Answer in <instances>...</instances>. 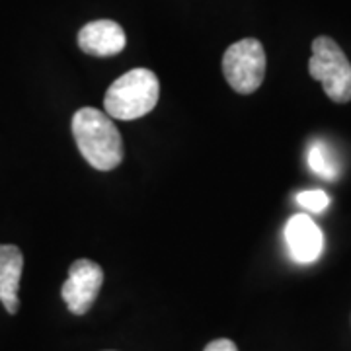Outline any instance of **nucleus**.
Here are the masks:
<instances>
[{"mask_svg": "<svg viewBox=\"0 0 351 351\" xmlns=\"http://www.w3.org/2000/svg\"><path fill=\"white\" fill-rule=\"evenodd\" d=\"M71 127L78 151L92 168L110 172L121 164L123 141L108 113L96 108H80L73 115Z\"/></svg>", "mask_w": 351, "mask_h": 351, "instance_id": "obj_1", "label": "nucleus"}, {"mask_svg": "<svg viewBox=\"0 0 351 351\" xmlns=\"http://www.w3.org/2000/svg\"><path fill=\"white\" fill-rule=\"evenodd\" d=\"M160 98L158 76L149 69H133L108 88L104 110L112 119L133 121L151 113Z\"/></svg>", "mask_w": 351, "mask_h": 351, "instance_id": "obj_2", "label": "nucleus"}, {"mask_svg": "<svg viewBox=\"0 0 351 351\" xmlns=\"http://www.w3.org/2000/svg\"><path fill=\"white\" fill-rule=\"evenodd\" d=\"M308 73L322 84L330 100L336 104L351 101V63L334 39L328 36L314 39Z\"/></svg>", "mask_w": 351, "mask_h": 351, "instance_id": "obj_3", "label": "nucleus"}, {"mask_svg": "<svg viewBox=\"0 0 351 351\" xmlns=\"http://www.w3.org/2000/svg\"><path fill=\"white\" fill-rule=\"evenodd\" d=\"M265 64L262 43L254 38L240 39L223 55V75L234 92L246 96L262 86Z\"/></svg>", "mask_w": 351, "mask_h": 351, "instance_id": "obj_4", "label": "nucleus"}, {"mask_svg": "<svg viewBox=\"0 0 351 351\" xmlns=\"http://www.w3.org/2000/svg\"><path fill=\"white\" fill-rule=\"evenodd\" d=\"M101 285L104 269L88 258H80L69 267V277L61 287V297L71 313L82 316L96 302Z\"/></svg>", "mask_w": 351, "mask_h": 351, "instance_id": "obj_5", "label": "nucleus"}, {"mask_svg": "<svg viewBox=\"0 0 351 351\" xmlns=\"http://www.w3.org/2000/svg\"><path fill=\"white\" fill-rule=\"evenodd\" d=\"M285 239L293 260L299 263H311L318 260L324 248V237L320 226L304 213L289 219L285 226Z\"/></svg>", "mask_w": 351, "mask_h": 351, "instance_id": "obj_6", "label": "nucleus"}, {"mask_svg": "<svg viewBox=\"0 0 351 351\" xmlns=\"http://www.w3.org/2000/svg\"><path fill=\"white\" fill-rule=\"evenodd\" d=\"M125 43L123 27L113 20H94L78 32V47L94 57L117 55L125 49Z\"/></svg>", "mask_w": 351, "mask_h": 351, "instance_id": "obj_7", "label": "nucleus"}, {"mask_svg": "<svg viewBox=\"0 0 351 351\" xmlns=\"http://www.w3.org/2000/svg\"><path fill=\"white\" fill-rule=\"evenodd\" d=\"M24 271V254L14 244H0V302L6 313L16 314L20 308V279Z\"/></svg>", "mask_w": 351, "mask_h": 351, "instance_id": "obj_8", "label": "nucleus"}, {"mask_svg": "<svg viewBox=\"0 0 351 351\" xmlns=\"http://www.w3.org/2000/svg\"><path fill=\"white\" fill-rule=\"evenodd\" d=\"M308 166L313 168V172H316L322 178L334 180L338 176V168L334 164V158L328 151V147L324 143H314L308 151Z\"/></svg>", "mask_w": 351, "mask_h": 351, "instance_id": "obj_9", "label": "nucleus"}, {"mask_svg": "<svg viewBox=\"0 0 351 351\" xmlns=\"http://www.w3.org/2000/svg\"><path fill=\"white\" fill-rule=\"evenodd\" d=\"M297 201L299 205L308 209V211H314V213H320L324 211L328 205H330V197H328L326 191L322 189H311V191H302L297 195Z\"/></svg>", "mask_w": 351, "mask_h": 351, "instance_id": "obj_10", "label": "nucleus"}, {"mask_svg": "<svg viewBox=\"0 0 351 351\" xmlns=\"http://www.w3.org/2000/svg\"><path fill=\"white\" fill-rule=\"evenodd\" d=\"M203 351H239V348H237V343H234L232 339L221 338V339H215V341H211V343H207Z\"/></svg>", "mask_w": 351, "mask_h": 351, "instance_id": "obj_11", "label": "nucleus"}]
</instances>
